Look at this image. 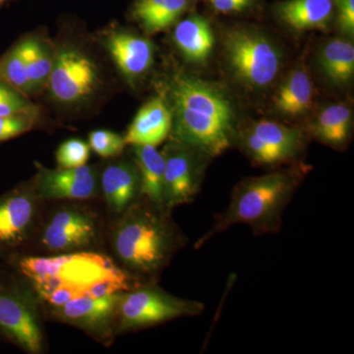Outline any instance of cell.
Wrapping results in <instances>:
<instances>
[{
	"mask_svg": "<svg viewBox=\"0 0 354 354\" xmlns=\"http://www.w3.org/2000/svg\"><path fill=\"white\" fill-rule=\"evenodd\" d=\"M27 73L31 95H38L48 87L55 59V44L43 34L25 37Z\"/></svg>",
	"mask_w": 354,
	"mask_h": 354,
	"instance_id": "cell-21",
	"label": "cell"
},
{
	"mask_svg": "<svg viewBox=\"0 0 354 354\" xmlns=\"http://www.w3.org/2000/svg\"><path fill=\"white\" fill-rule=\"evenodd\" d=\"M165 157L164 205L171 212L192 202L201 183L202 165L197 149L174 141L162 151ZM205 155V153H204Z\"/></svg>",
	"mask_w": 354,
	"mask_h": 354,
	"instance_id": "cell-11",
	"label": "cell"
},
{
	"mask_svg": "<svg viewBox=\"0 0 354 354\" xmlns=\"http://www.w3.org/2000/svg\"><path fill=\"white\" fill-rule=\"evenodd\" d=\"M133 152L140 174V195L153 206L165 209L164 153L150 145H134Z\"/></svg>",
	"mask_w": 354,
	"mask_h": 354,
	"instance_id": "cell-18",
	"label": "cell"
},
{
	"mask_svg": "<svg viewBox=\"0 0 354 354\" xmlns=\"http://www.w3.org/2000/svg\"><path fill=\"white\" fill-rule=\"evenodd\" d=\"M120 293L104 297H84L59 306L48 307L55 320L80 328L95 339L106 341L116 328V310Z\"/></svg>",
	"mask_w": 354,
	"mask_h": 354,
	"instance_id": "cell-14",
	"label": "cell"
},
{
	"mask_svg": "<svg viewBox=\"0 0 354 354\" xmlns=\"http://www.w3.org/2000/svg\"><path fill=\"white\" fill-rule=\"evenodd\" d=\"M6 1H8V0H0V7L3 6V4L6 3Z\"/></svg>",
	"mask_w": 354,
	"mask_h": 354,
	"instance_id": "cell-33",
	"label": "cell"
},
{
	"mask_svg": "<svg viewBox=\"0 0 354 354\" xmlns=\"http://www.w3.org/2000/svg\"><path fill=\"white\" fill-rule=\"evenodd\" d=\"M351 124V109L344 104H333L319 114L312 131L324 143L339 147L348 141Z\"/></svg>",
	"mask_w": 354,
	"mask_h": 354,
	"instance_id": "cell-25",
	"label": "cell"
},
{
	"mask_svg": "<svg viewBox=\"0 0 354 354\" xmlns=\"http://www.w3.org/2000/svg\"><path fill=\"white\" fill-rule=\"evenodd\" d=\"M174 41L183 57L192 62H206L215 43L209 23L200 16H190L179 22Z\"/></svg>",
	"mask_w": 354,
	"mask_h": 354,
	"instance_id": "cell-20",
	"label": "cell"
},
{
	"mask_svg": "<svg viewBox=\"0 0 354 354\" xmlns=\"http://www.w3.org/2000/svg\"><path fill=\"white\" fill-rule=\"evenodd\" d=\"M41 120V111H21L0 115V144L31 131Z\"/></svg>",
	"mask_w": 354,
	"mask_h": 354,
	"instance_id": "cell-27",
	"label": "cell"
},
{
	"mask_svg": "<svg viewBox=\"0 0 354 354\" xmlns=\"http://www.w3.org/2000/svg\"><path fill=\"white\" fill-rule=\"evenodd\" d=\"M172 113L164 97H153L135 116L124 136L127 145L158 146L171 132Z\"/></svg>",
	"mask_w": 354,
	"mask_h": 354,
	"instance_id": "cell-16",
	"label": "cell"
},
{
	"mask_svg": "<svg viewBox=\"0 0 354 354\" xmlns=\"http://www.w3.org/2000/svg\"><path fill=\"white\" fill-rule=\"evenodd\" d=\"M321 69L329 80L341 85L348 82L354 73L353 44L335 39L324 46L319 55Z\"/></svg>",
	"mask_w": 354,
	"mask_h": 354,
	"instance_id": "cell-24",
	"label": "cell"
},
{
	"mask_svg": "<svg viewBox=\"0 0 354 354\" xmlns=\"http://www.w3.org/2000/svg\"><path fill=\"white\" fill-rule=\"evenodd\" d=\"M102 189L109 209L121 214L140 195V174L136 165L120 160L111 162L100 176Z\"/></svg>",
	"mask_w": 354,
	"mask_h": 354,
	"instance_id": "cell-17",
	"label": "cell"
},
{
	"mask_svg": "<svg viewBox=\"0 0 354 354\" xmlns=\"http://www.w3.org/2000/svg\"><path fill=\"white\" fill-rule=\"evenodd\" d=\"M223 44L230 68L246 87L262 88L274 82L281 57L270 39L256 32L236 29L225 32Z\"/></svg>",
	"mask_w": 354,
	"mask_h": 354,
	"instance_id": "cell-8",
	"label": "cell"
},
{
	"mask_svg": "<svg viewBox=\"0 0 354 354\" xmlns=\"http://www.w3.org/2000/svg\"><path fill=\"white\" fill-rule=\"evenodd\" d=\"M104 78L95 57L74 41L55 44V59L48 83L51 99L65 109L87 106L102 92Z\"/></svg>",
	"mask_w": 354,
	"mask_h": 354,
	"instance_id": "cell-5",
	"label": "cell"
},
{
	"mask_svg": "<svg viewBox=\"0 0 354 354\" xmlns=\"http://www.w3.org/2000/svg\"><path fill=\"white\" fill-rule=\"evenodd\" d=\"M0 79L23 94L31 97V88L27 73L25 37L14 44L0 57Z\"/></svg>",
	"mask_w": 354,
	"mask_h": 354,
	"instance_id": "cell-26",
	"label": "cell"
},
{
	"mask_svg": "<svg viewBox=\"0 0 354 354\" xmlns=\"http://www.w3.org/2000/svg\"><path fill=\"white\" fill-rule=\"evenodd\" d=\"M184 241L169 212L144 199L132 203L121 213L111 236L118 259L125 270L138 277L162 272Z\"/></svg>",
	"mask_w": 354,
	"mask_h": 354,
	"instance_id": "cell-3",
	"label": "cell"
},
{
	"mask_svg": "<svg viewBox=\"0 0 354 354\" xmlns=\"http://www.w3.org/2000/svg\"><path fill=\"white\" fill-rule=\"evenodd\" d=\"M216 11L223 13L237 12L250 4L251 0H209Z\"/></svg>",
	"mask_w": 354,
	"mask_h": 354,
	"instance_id": "cell-32",
	"label": "cell"
},
{
	"mask_svg": "<svg viewBox=\"0 0 354 354\" xmlns=\"http://www.w3.org/2000/svg\"><path fill=\"white\" fill-rule=\"evenodd\" d=\"M313 95V83L306 70H293L274 94V104L285 115L299 116L311 108Z\"/></svg>",
	"mask_w": 354,
	"mask_h": 354,
	"instance_id": "cell-22",
	"label": "cell"
},
{
	"mask_svg": "<svg viewBox=\"0 0 354 354\" xmlns=\"http://www.w3.org/2000/svg\"><path fill=\"white\" fill-rule=\"evenodd\" d=\"M97 41L129 84L136 82L152 66L155 50L151 41L120 26L102 30Z\"/></svg>",
	"mask_w": 354,
	"mask_h": 354,
	"instance_id": "cell-15",
	"label": "cell"
},
{
	"mask_svg": "<svg viewBox=\"0 0 354 354\" xmlns=\"http://www.w3.org/2000/svg\"><path fill=\"white\" fill-rule=\"evenodd\" d=\"M21 111H41V109L30 97L0 79V115Z\"/></svg>",
	"mask_w": 354,
	"mask_h": 354,
	"instance_id": "cell-30",
	"label": "cell"
},
{
	"mask_svg": "<svg viewBox=\"0 0 354 354\" xmlns=\"http://www.w3.org/2000/svg\"><path fill=\"white\" fill-rule=\"evenodd\" d=\"M7 260L48 307L79 298L115 295L143 285L140 277L114 264L106 255L91 251L51 257L14 255Z\"/></svg>",
	"mask_w": 354,
	"mask_h": 354,
	"instance_id": "cell-1",
	"label": "cell"
},
{
	"mask_svg": "<svg viewBox=\"0 0 354 354\" xmlns=\"http://www.w3.org/2000/svg\"><path fill=\"white\" fill-rule=\"evenodd\" d=\"M174 141L216 157L232 145L234 113L227 95L211 84L177 73L167 86Z\"/></svg>",
	"mask_w": 354,
	"mask_h": 354,
	"instance_id": "cell-2",
	"label": "cell"
},
{
	"mask_svg": "<svg viewBox=\"0 0 354 354\" xmlns=\"http://www.w3.org/2000/svg\"><path fill=\"white\" fill-rule=\"evenodd\" d=\"M299 177L297 171H277L241 181L234 188L227 209L216 216L196 247L237 223L248 225L255 234L278 232L283 209L297 189Z\"/></svg>",
	"mask_w": 354,
	"mask_h": 354,
	"instance_id": "cell-4",
	"label": "cell"
},
{
	"mask_svg": "<svg viewBox=\"0 0 354 354\" xmlns=\"http://www.w3.org/2000/svg\"><path fill=\"white\" fill-rule=\"evenodd\" d=\"M204 308L201 302L176 297L153 283H143L120 293L115 329L150 327L180 317L200 315Z\"/></svg>",
	"mask_w": 354,
	"mask_h": 354,
	"instance_id": "cell-7",
	"label": "cell"
},
{
	"mask_svg": "<svg viewBox=\"0 0 354 354\" xmlns=\"http://www.w3.org/2000/svg\"><path fill=\"white\" fill-rule=\"evenodd\" d=\"M37 299L27 281L0 272V339L34 354L44 346Z\"/></svg>",
	"mask_w": 354,
	"mask_h": 354,
	"instance_id": "cell-6",
	"label": "cell"
},
{
	"mask_svg": "<svg viewBox=\"0 0 354 354\" xmlns=\"http://www.w3.org/2000/svg\"><path fill=\"white\" fill-rule=\"evenodd\" d=\"M39 202L32 181L0 196V257L8 259L16 255L31 239Z\"/></svg>",
	"mask_w": 354,
	"mask_h": 354,
	"instance_id": "cell-10",
	"label": "cell"
},
{
	"mask_svg": "<svg viewBox=\"0 0 354 354\" xmlns=\"http://www.w3.org/2000/svg\"><path fill=\"white\" fill-rule=\"evenodd\" d=\"M242 146L256 164L276 165L297 157L304 146V135L295 128L262 120L244 132Z\"/></svg>",
	"mask_w": 354,
	"mask_h": 354,
	"instance_id": "cell-12",
	"label": "cell"
},
{
	"mask_svg": "<svg viewBox=\"0 0 354 354\" xmlns=\"http://www.w3.org/2000/svg\"><path fill=\"white\" fill-rule=\"evenodd\" d=\"M91 148L80 139H69L58 147L55 158L60 169H72L87 164Z\"/></svg>",
	"mask_w": 354,
	"mask_h": 354,
	"instance_id": "cell-28",
	"label": "cell"
},
{
	"mask_svg": "<svg viewBox=\"0 0 354 354\" xmlns=\"http://www.w3.org/2000/svg\"><path fill=\"white\" fill-rule=\"evenodd\" d=\"M99 223L94 212L79 205H64L48 216L39 242L50 253L83 251L97 241Z\"/></svg>",
	"mask_w": 354,
	"mask_h": 354,
	"instance_id": "cell-9",
	"label": "cell"
},
{
	"mask_svg": "<svg viewBox=\"0 0 354 354\" xmlns=\"http://www.w3.org/2000/svg\"><path fill=\"white\" fill-rule=\"evenodd\" d=\"M333 0H286L277 6L279 19L295 31L326 29L333 15Z\"/></svg>",
	"mask_w": 354,
	"mask_h": 354,
	"instance_id": "cell-19",
	"label": "cell"
},
{
	"mask_svg": "<svg viewBox=\"0 0 354 354\" xmlns=\"http://www.w3.org/2000/svg\"><path fill=\"white\" fill-rule=\"evenodd\" d=\"M88 146L100 157L108 158L120 156L127 143L124 137L109 130H95L88 135Z\"/></svg>",
	"mask_w": 354,
	"mask_h": 354,
	"instance_id": "cell-29",
	"label": "cell"
},
{
	"mask_svg": "<svg viewBox=\"0 0 354 354\" xmlns=\"http://www.w3.org/2000/svg\"><path fill=\"white\" fill-rule=\"evenodd\" d=\"M37 174L32 179L35 192L41 201L50 200H86L100 191V176L91 165L72 169H48L36 162Z\"/></svg>",
	"mask_w": 354,
	"mask_h": 354,
	"instance_id": "cell-13",
	"label": "cell"
},
{
	"mask_svg": "<svg viewBox=\"0 0 354 354\" xmlns=\"http://www.w3.org/2000/svg\"><path fill=\"white\" fill-rule=\"evenodd\" d=\"M187 6L188 0H136L131 16L147 32L156 34L174 24Z\"/></svg>",
	"mask_w": 354,
	"mask_h": 354,
	"instance_id": "cell-23",
	"label": "cell"
},
{
	"mask_svg": "<svg viewBox=\"0 0 354 354\" xmlns=\"http://www.w3.org/2000/svg\"><path fill=\"white\" fill-rule=\"evenodd\" d=\"M339 11V24L342 31L353 36L354 0H335Z\"/></svg>",
	"mask_w": 354,
	"mask_h": 354,
	"instance_id": "cell-31",
	"label": "cell"
}]
</instances>
